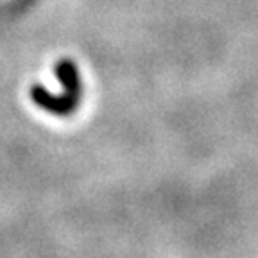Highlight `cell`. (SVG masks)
Instances as JSON below:
<instances>
[{
	"instance_id": "obj_1",
	"label": "cell",
	"mask_w": 258,
	"mask_h": 258,
	"mask_svg": "<svg viewBox=\"0 0 258 258\" xmlns=\"http://www.w3.org/2000/svg\"><path fill=\"white\" fill-rule=\"evenodd\" d=\"M56 77L63 85V93L54 95L43 86L34 85L31 88V97L34 104L40 106L45 111L52 113L56 117H69L70 113L77 109L81 102V95H83L79 70H77L74 61L61 59L56 64Z\"/></svg>"
}]
</instances>
